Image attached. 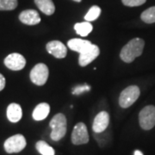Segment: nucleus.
<instances>
[{
	"label": "nucleus",
	"mask_w": 155,
	"mask_h": 155,
	"mask_svg": "<svg viewBox=\"0 0 155 155\" xmlns=\"http://www.w3.org/2000/svg\"><path fill=\"white\" fill-rule=\"evenodd\" d=\"M140 94L137 85H130L124 89L119 97V104L122 108H128L136 102Z\"/></svg>",
	"instance_id": "3"
},
{
	"label": "nucleus",
	"mask_w": 155,
	"mask_h": 155,
	"mask_svg": "<svg viewBox=\"0 0 155 155\" xmlns=\"http://www.w3.org/2000/svg\"><path fill=\"white\" fill-rule=\"evenodd\" d=\"M35 3L39 10L48 16L54 14L55 11V6L52 0H35Z\"/></svg>",
	"instance_id": "16"
},
{
	"label": "nucleus",
	"mask_w": 155,
	"mask_h": 155,
	"mask_svg": "<svg viewBox=\"0 0 155 155\" xmlns=\"http://www.w3.org/2000/svg\"><path fill=\"white\" fill-rule=\"evenodd\" d=\"M4 63L7 68L12 71H20L24 68L26 65L25 58L18 54V53H12L6 57L4 61Z\"/></svg>",
	"instance_id": "9"
},
{
	"label": "nucleus",
	"mask_w": 155,
	"mask_h": 155,
	"mask_svg": "<svg viewBox=\"0 0 155 155\" xmlns=\"http://www.w3.org/2000/svg\"><path fill=\"white\" fill-rule=\"evenodd\" d=\"M99 48L95 44H91L88 48L79 54L78 64L80 67H86L90 63L96 60L99 55Z\"/></svg>",
	"instance_id": "8"
},
{
	"label": "nucleus",
	"mask_w": 155,
	"mask_h": 155,
	"mask_svg": "<svg viewBox=\"0 0 155 155\" xmlns=\"http://www.w3.org/2000/svg\"><path fill=\"white\" fill-rule=\"evenodd\" d=\"M147 0H122V4L124 5L129 6V7H134V6L142 5L146 3Z\"/></svg>",
	"instance_id": "23"
},
{
	"label": "nucleus",
	"mask_w": 155,
	"mask_h": 155,
	"mask_svg": "<svg viewBox=\"0 0 155 155\" xmlns=\"http://www.w3.org/2000/svg\"><path fill=\"white\" fill-rule=\"evenodd\" d=\"M50 112V106L47 103H41L35 108L32 113L35 121H42L46 119Z\"/></svg>",
	"instance_id": "15"
},
{
	"label": "nucleus",
	"mask_w": 155,
	"mask_h": 155,
	"mask_svg": "<svg viewBox=\"0 0 155 155\" xmlns=\"http://www.w3.org/2000/svg\"><path fill=\"white\" fill-rule=\"evenodd\" d=\"M49 126L52 129L50 137L54 141H59L67 134V117L62 113H58L52 118L49 122Z\"/></svg>",
	"instance_id": "2"
},
{
	"label": "nucleus",
	"mask_w": 155,
	"mask_h": 155,
	"mask_svg": "<svg viewBox=\"0 0 155 155\" xmlns=\"http://www.w3.org/2000/svg\"><path fill=\"white\" fill-rule=\"evenodd\" d=\"M134 155H144L140 150H135L134 151Z\"/></svg>",
	"instance_id": "25"
},
{
	"label": "nucleus",
	"mask_w": 155,
	"mask_h": 155,
	"mask_svg": "<svg viewBox=\"0 0 155 155\" xmlns=\"http://www.w3.org/2000/svg\"><path fill=\"white\" fill-rule=\"evenodd\" d=\"M145 41L140 38H134L122 48L120 57L126 63L133 62L137 57L142 54Z\"/></svg>",
	"instance_id": "1"
},
{
	"label": "nucleus",
	"mask_w": 155,
	"mask_h": 155,
	"mask_svg": "<svg viewBox=\"0 0 155 155\" xmlns=\"http://www.w3.org/2000/svg\"><path fill=\"white\" fill-rule=\"evenodd\" d=\"M91 90V86L88 84H83V85H78L76 87L72 89V94L73 95H80L85 92L89 91Z\"/></svg>",
	"instance_id": "22"
},
{
	"label": "nucleus",
	"mask_w": 155,
	"mask_h": 155,
	"mask_svg": "<svg viewBox=\"0 0 155 155\" xmlns=\"http://www.w3.org/2000/svg\"><path fill=\"white\" fill-rule=\"evenodd\" d=\"M92 25L90 23V22H78L74 25V29L76 31L78 35H79L80 36H87L92 31Z\"/></svg>",
	"instance_id": "17"
},
{
	"label": "nucleus",
	"mask_w": 155,
	"mask_h": 155,
	"mask_svg": "<svg viewBox=\"0 0 155 155\" xmlns=\"http://www.w3.org/2000/svg\"><path fill=\"white\" fill-rule=\"evenodd\" d=\"M73 1H75V2H78V3H79V2H81L82 0H73Z\"/></svg>",
	"instance_id": "26"
},
{
	"label": "nucleus",
	"mask_w": 155,
	"mask_h": 155,
	"mask_svg": "<svg viewBox=\"0 0 155 155\" xmlns=\"http://www.w3.org/2000/svg\"><path fill=\"white\" fill-rule=\"evenodd\" d=\"M35 148L38 151L39 153L41 155H54L55 151L54 149L50 147L44 140H39L35 144Z\"/></svg>",
	"instance_id": "18"
},
{
	"label": "nucleus",
	"mask_w": 155,
	"mask_h": 155,
	"mask_svg": "<svg viewBox=\"0 0 155 155\" xmlns=\"http://www.w3.org/2000/svg\"><path fill=\"white\" fill-rule=\"evenodd\" d=\"M141 20L146 23H153L155 22V6L147 9L142 12L140 16Z\"/></svg>",
	"instance_id": "19"
},
{
	"label": "nucleus",
	"mask_w": 155,
	"mask_h": 155,
	"mask_svg": "<svg viewBox=\"0 0 155 155\" xmlns=\"http://www.w3.org/2000/svg\"><path fill=\"white\" fill-rule=\"evenodd\" d=\"M49 75V70L48 66H46L43 63L36 64L32 68L29 77L31 82L38 86H41L46 84Z\"/></svg>",
	"instance_id": "6"
},
{
	"label": "nucleus",
	"mask_w": 155,
	"mask_h": 155,
	"mask_svg": "<svg viewBox=\"0 0 155 155\" xmlns=\"http://www.w3.org/2000/svg\"><path fill=\"white\" fill-rule=\"evenodd\" d=\"M110 124V115L106 111H101L95 116L92 130L96 134L104 133Z\"/></svg>",
	"instance_id": "10"
},
{
	"label": "nucleus",
	"mask_w": 155,
	"mask_h": 155,
	"mask_svg": "<svg viewBox=\"0 0 155 155\" xmlns=\"http://www.w3.org/2000/svg\"><path fill=\"white\" fill-rule=\"evenodd\" d=\"M26 145L27 141L25 137L21 134H17L6 140L4 144V147L6 153H17L22 152L25 148Z\"/></svg>",
	"instance_id": "4"
},
{
	"label": "nucleus",
	"mask_w": 155,
	"mask_h": 155,
	"mask_svg": "<svg viewBox=\"0 0 155 155\" xmlns=\"http://www.w3.org/2000/svg\"><path fill=\"white\" fill-rule=\"evenodd\" d=\"M17 5V0H0V11H12Z\"/></svg>",
	"instance_id": "21"
},
{
	"label": "nucleus",
	"mask_w": 155,
	"mask_h": 155,
	"mask_svg": "<svg viewBox=\"0 0 155 155\" xmlns=\"http://www.w3.org/2000/svg\"><path fill=\"white\" fill-rule=\"evenodd\" d=\"M47 51L57 59H63L67 56V48L60 41H52L46 45Z\"/></svg>",
	"instance_id": "11"
},
{
	"label": "nucleus",
	"mask_w": 155,
	"mask_h": 155,
	"mask_svg": "<svg viewBox=\"0 0 155 155\" xmlns=\"http://www.w3.org/2000/svg\"><path fill=\"white\" fill-rule=\"evenodd\" d=\"M140 126L144 130H150L155 126V106L144 107L139 114Z\"/></svg>",
	"instance_id": "5"
},
{
	"label": "nucleus",
	"mask_w": 155,
	"mask_h": 155,
	"mask_svg": "<svg viewBox=\"0 0 155 155\" xmlns=\"http://www.w3.org/2000/svg\"><path fill=\"white\" fill-rule=\"evenodd\" d=\"M92 44L90 41L87 40H82V39H71L68 41L67 45H68V48L72 51H75L78 52V54L82 53L83 51L88 48Z\"/></svg>",
	"instance_id": "14"
},
{
	"label": "nucleus",
	"mask_w": 155,
	"mask_h": 155,
	"mask_svg": "<svg viewBox=\"0 0 155 155\" xmlns=\"http://www.w3.org/2000/svg\"><path fill=\"white\" fill-rule=\"evenodd\" d=\"M71 140L72 144L76 146L88 143L90 137H89L87 127L84 122H78L74 126Z\"/></svg>",
	"instance_id": "7"
},
{
	"label": "nucleus",
	"mask_w": 155,
	"mask_h": 155,
	"mask_svg": "<svg viewBox=\"0 0 155 155\" xmlns=\"http://www.w3.org/2000/svg\"><path fill=\"white\" fill-rule=\"evenodd\" d=\"M100 14H101V9L98 6L94 5L89 10L87 14L84 16V19L86 22H92L98 18Z\"/></svg>",
	"instance_id": "20"
},
{
	"label": "nucleus",
	"mask_w": 155,
	"mask_h": 155,
	"mask_svg": "<svg viewBox=\"0 0 155 155\" xmlns=\"http://www.w3.org/2000/svg\"><path fill=\"white\" fill-rule=\"evenodd\" d=\"M5 78L0 73V91L5 89Z\"/></svg>",
	"instance_id": "24"
},
{
	"label": "nucleus",
	"mask_w": 155,
	"mask_h": 155,
	"mask_svg": "<svg viewBox=\"0 0 155 155\" xmlns=\"http://www.w3.org/2000/svg\"><path fill=\"white\" fill-rule=\"evenodd\" d=\"M19 20L26 25H36L41 22V17L36 11L26 10L20 13Z\"/></svg>",
	"instance_id": "12"
},
{
	"label": "nucleus",
	"mask_w": 155,
	"mask_h": 155,
	"mask_svg": "<svg viewBox=\"0 0 155 155\" xmlns=\"http://www.w3.org/2000/svg\"><path fill=\"white\" fill-rule=\"evenodd\" d=\"M6 116L8 120L11 122L16 123L18 122L22 116V110L21 106L17 104L12 103L7 107V110H6Z\"/></svg>",
	"instance_id": "13"
}]
</instances>
